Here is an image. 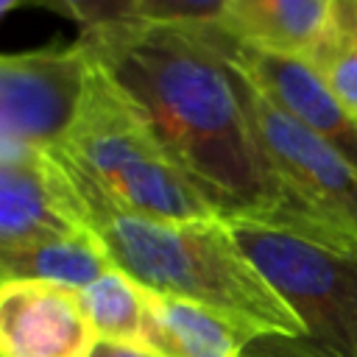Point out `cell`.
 Wrapping results in <instances>:
<instances>
[{
    "label": "cell",
    "instance_id": "6da1fadb",
    "mask_svg": "<svg viewBox=\"0 0 357 357\" xmlns=\"http://www.w3.org/2000/svg\"><path fill=\"white\" fill-rule=\"evenodd\" d=\"M78 42L139 109L223 220H254L357 251L354 243L296 204L265 162L234 73L209 25L134 20L81 31Z\"/></svg>",
    "mask_w": 357,
    "mask_h": 357
},
{
    "label": "cell",
    "instance_id": "7a4b0ae2",
    "mask_svg": "<svg viewBox=\"0 0 357 357\" xmlns=\"http://www.w3.org/2000/svg\"><path fill=\"white\" fill-rule=\"evenodd\" d=\"M61 162L84 226L100 240L114 268L151 293L215 310L259 337H301L304 326L237 243L223 218L159 220L123 209L75 162Z\"/></svg>",
    "mask_w": 357,
    "mask_h": 357
},
{
    "label": "cell",
    "instance_id": "3957f363",
    "mask_svg": "<svg viewBox=\"0 0 357 357\" xmlns=\"http://www.w3.org/2000/svg\"><path fill=\"white\" fill-rule=\"evenodd\" d=\"M56 148L128 212L159 220L220 218L139 109L92 59L75 117Z\"/></svg>",
    "mask_w": 357,
    "mask_h": 357
},
{
    "label": "cell",
    "instance_id": "277c9868",
    "mask_svg": "<svg viewBox=\"0 0 357 357\" xmlns=\"http://www.w3.org/2000/svg\"><path fill=\"white\" fill-rule=\"evenodd\" d=\"M226 223L304 326L301 337H254L243 357H357V251L254 220Z\"/></svg>",
    "mask_w": 357,
    "mask_h": 357
},
{
    "label": "cell",
    "instance_id": "5b68a950",
    "mask_svg": "<svg viewBox=\"0 0 357 357\" xmlns=\"http://www.w3.org/2000/svg\"><path fill=\"white\" fill-rule=\"evenodd\" d=\"M231 73L257 145L282 187L310 215L357 245V167L318 134L273 106L234 67Z\"/></svg>",
    "mask_w": 357,
    "mask_h": 357
},
{
    "label": "cell",
    "instance_id": "8992f818",
    "mask_svg": "<svg viewBox=\"0 0 357 357\" xmlns=\"http://www.w3.org/2000/svg\"><path fill=\"white\" fill-rule=\"evenodd\" d=\"M86 64L78 39L0 53V156L39 153L61 142L81 100Z\"/></svg>",
    "mask_w": 357,
    "mask_h": 357
},
{
    "label": "cell",
    "instance_id": "52a82bcc",
    "mask_svg": "<svg viewBox=\"0 0 357 357\" xmlns=\"http://www.w3.org/2000/svg\"><path fill=\"white\" fill-rule=\"evenodd\" d=\"M209 31L218 50L248 84L357 167V120L343 109L310 59L240 45L218 25H209Z\"/></svg>",
    "mask_w": 357,
    "mask_h": 357
},
{
    "label": "cell",
    "instance_id": "ba28073f",
    "mask_svg": "<svg viewBox=\"0 0 357 357\" xmlns=\"http://www.w3.org/2000/svg\"><path fill=\"white\" fill-rule=\"evenodd\" d=\"M98 335L78 290L36 282H0V357H92Z\"/></svg>",
    "mask_w": 357,
    "mask_h": 357
},
{
    "label": "cell",
    "instance_id": "9c48e42d",
    "mask_svg": "<svg viewBox=\"0 0 357 357\" xmlns=\"http://www.w3.org/2000/svg\"><path fill=\"white\" fill-rule=\"evenodd\" d=\"M86 229L53 151L0 156V248Z\"/></svg>",
    "mask_w": 357,
    "mask_h": 357
},
{
    "label": "cell",
    "instance_id": "30bf717a",
    "mask_svg": "<svg viewBox=\"0 0 357 357\" xmlns=\"http://www.w3.org/2000/svg\"><path fill=\"white\" fill-rule=\"evenodd\" d=\"M340 0H226L218 28L248 47L312 59Z\"/></svg>",
    "mask_w": 357,
    "mask_h": 357
},
{
    "label": "cell",
    "instance_id": "8fae6325",
    "mask_svg": "<svg viewBox=\"0 0 357 357\" xmlns=\"http://www.w3.org/2000/svg\"><path fill=\"white\" fill-rule=\"evenodd\" d=\"M254 337L259 335L215 310L148 290L142 351L153 357H243Z\"/></svg>",
    "mask_w": 357,
    "mask_h": 357
},
{
    "label": "cell",
    "instance_id": "7c38bea8",
    "mask_svg": "<svg viewBox=\"0 0 357 357\" xmlns=\"http://www.w3.org/2000/svg\"><path fill=\"white\" fill-rule=\"evenodd\" d=\"M114 262L109 259L100 240L89 231H70V234H50L39 240H28L20 245L0 248V279H36L53 282L73 290H84Z\"/></svg>",
    "mask_w": 357,
    "mask_h": 357
},
{
    "label": "cell",
    "instance_id": "4fadbf2b",
    "mask_svg": "<svg viewBox=\"0 0 357 357\" xmlns=\"http://www.w3.org/2000/svg\"><path fill=\"white\" fill-rule=\"evenodd\" d=\"M78 298L98 340L142 349L148 321V290L142 284H137L120 268H112L78 290Z\"/></svg>",
    "mask_w": 357,
    "mask_h": 357
},
{
    "label": "cell",
    "instance_id": "5bb4252c",
    "mask_svg": "<svg viewBox=\"0 0 357 357\" xmlns=\"http://www.w3.org/2000/svg\"><path fill=\"white\" fill-rule=\"evenodd\" d=\"M310 61L318 67L343 109L357 120V17L346 0H340L332 28Z\"/></svg>",
    "mask_w": 357,
    "mask_h": 357
},
{
    "label": "cell",
    "instance_id": "9a60e30c",
    "mask_svg": "<svg viewBox=\"0 0 357 357\" xmlns=\"http://www.w3.org/2000/svg\"><path fill=\"white\" fill-rule=\"evenodd\" d=\"M28 6H39L59 17H67L81 31L142 20V0H31Z\"/></svg>",
    "mask_w": 357,
    "mask_h": 357
},
{
    "label": "cell",
    "instance_id": "2e32d148",
    "mask_svg": "<svg viewBox=\"0 0 357 357\" xmlns=\"http://www.w3.org/2000/svg\"><path fill=\"white\" fill-rule=\"evenodd\" d=\"M226 0H142V20L165 25H218Z\"/></svg>",
    "mask_w": 357,
    "mask_h": 357
},
{
    "label": "cell",
    "instance_id": "e0dca14e",
    "mask_svg": "<svg viewBox=\"0 0 357 357\" xmlns=\"http://www.w3.org/2000/svg\"><path fill=\"white\" fill-rule=\"evenodd\" d=\"M92 357H153L142 349L134 346H123V343H109V340H98L92 349Z\"/></svg>",
    "mask_w": 357,
    "mask_h": 357
},
{
    "label": "cell",
    "instance_id": "ac0fdd59",
    "mask_svg": "<svg viewBox=\"0 0 357 357\" xmlns=\"http://www.w3.org/2000/svg\"><path fill=\"white\" fill-rule=\"evenodd\" d=\"M31 0H0V20L8 14V11H14V8H20V6H28Z\"/></svg>",
    "mask_w": 357,
    "mask_h": 357
},
{
    "label": "cell",
    "instance_id": "d6986e66",
    "mask_svg": "<svg viewBox=\"0 0 357 357\" xmlns=\"http://www.w3.org/2000/svg\"><path fill=\"white\" fill-rule=\"evenodd\" d=\"M346 3H349V8H351V11H354V17H357V0H346Z\"/></svg>",
    "mask_w": 357,
    "mask_h": 357
},
{
    "label": "cell",
    "instance_id": "ffe728a7",
    "mask_svg": "<svg viewBox=\"0 0 357 357\" xmlns=\"http://www.w3.org/2000/svg\"><path fill=\"white\" fill-rule=\"evenodd\" d=\"M0 282H3V279H0Z\"/></svg>",
    "mask_w": 357,
    "mask_h": 357
}]
</instances>
